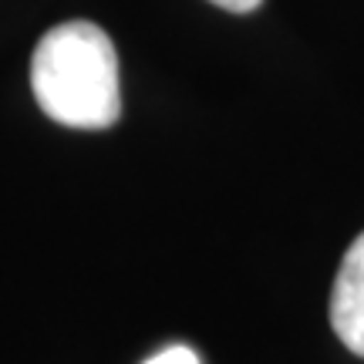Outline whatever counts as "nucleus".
<instances>
[{
    "label": "nucleus",
    "mask_w": 364,
    "mask_h": 364,
    "mask_svg": "<svg viewBox=\"0 0 364 364\" xmlns=\"http://www.w3.org/2000/svg\"><path fill=\"white\" fill-rule=\"evenodd\" d=\"M31 88L41 112L68 129H108L122 115L118 54L91 21L51 27L31 58Z\"/></svg>",
    "instance_id": "1"
},
{
    "label": "nucleus",
    "mask_w": 364,
    "mask_h": 364,
    "mask_svg": "<svg viewBox=\"0 0 364 364\" xmlns=\"http://www.w3.org/2000/svg\"><path fill=\"white\" fill-rule=\"evenodd\" d=\"M331 327L341 344L364 358V233L351 243L331 290Z\"/></svg>",
    "instance_id": "2"
},
{
    "label": "nucleus",
    "mask_w": 364,
    "mask_h": 364,
    "mask_svg": "<svg viewBox=\"0 0 364 364\" xmlns=\"http://www.w3.org/2000/svg\"><path fill=\"white\" fill-rule=\"evenodd\" d=\"M145 364H199V354H196L193 348H186V344H172L166 351L152 354Z\"/></svg>",
    "instance_id": "3"
},
{
    "label": "nucleus",
    "mask_w": 364,
    "mask_h": 364,
    "mask_svg": "<svg viewBox=\"0 0 364 364\" xmlns=\"http://www.w3.org/2000/svg\"><path fill=\"white\" fill-rule=\"evenodd\" d=\"M216 7H223V11H233V14H250V11H257L263 0H213Z\"/></svg>",
    "instance_id": "4"
}]
</instances>
